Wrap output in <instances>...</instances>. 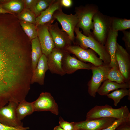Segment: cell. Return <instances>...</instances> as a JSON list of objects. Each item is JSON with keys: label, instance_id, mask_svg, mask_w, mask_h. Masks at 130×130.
Here are the masks:
<instances>
[{"label": "cell", "instance_id": "obj_1", "mask_svg": "<svg viewBox=\"0 0 130 130\" xmlns=\"http://www.w3.org/2000/svg\"><path fill=\"white\" fill-rule=\"evenodd\" d=\"M31 70L25 43L15 31L0 23V107L19 97L28 84Z\"/></svg>", "mask_w": 130, "mask_h": 130}, {"label": "cell", "instance_id": "obj_2", "mask_svg": "<svg viewBox=\"0 0 130 130\" xmlns=\"http://www.w3.org/2000/svg\"><path fill=\"white\" fill-rule=\"evenodd\" d=\"M79 28L75 27L74 30L76 36H75L74 44L85 49L88 48L93 50L99 56L103 63L109 64L110 58L104 45L95 39L92 34L86 36L82 33Z\"/></svg>", "mask_w": 130, "mask_h": 130}, {"label": "cell", "instance_id": "obj_3", "mask_svg": "<svg viewBox=\"0 0 130 130\" xmlns=\"http://www.w3.org/2000/svg\"><path fill=\"white\" fill-rule=\"evenodd\" d=\"M85 120H90L103 117H113L116 119L130 118V112L126 105L117 109L109 105H96L87 113Z\"/></svg>", "mask_w": 130, "mask_h": 130}, {"label": "cell", "instance_id": "obj_4", "mask_svg": "<svg viewBox=\"0 0 130 130\" xmlns=\"http://www.w3.org/2000/svg\"><path fill=\"white\" fill-rule=\"evenodd\" d=\"M99 11L98 7L92 4L75 8L74 11L78 19L76 27L81 28L84 35L88 36L91 34V30H93V18Z\"/></svg>", "mask_w": 130, "mask_h": 130}, {"label": "cell", "instance_id": "obj_5", "mask_svg": "<svg viewBox=\"0 0 130 130\" xmlns=\"http://www.w3.org/2000/svg\"><path fill=\"white\" fill-rule=\"evenodd\" d=\"M92 20L93 28L91 34L104 45L110 30L111 17L104 15L99 11L94 15Z\"/></svg>", "mask_w": 130, "mask_h": 130}, {"label": "cell", "instance_id": "obj_6", "mask_svg": "<svg viewBox=\"0 0 130 130\" xmlns=\"http://www.w3.org/2000/svg\"><path fill=\"white\" fill-rule=\"evenodd\" d=\"M111 68L109 64L104 63L101 65L97 66L92 65L91 69L92 76L87 84L88 92L90 96L95 97L101 83L107 79V75Z\"/></svg>", "mask_w": 130, "mask_h": 130}, {"label": "cell", "instance_id": "obj_7", "mask_svg": "<svg viewBox=\"0 0 130 130\" xmlns=\"http://www.w3.org/2000/svg\"><path fill=\"white\" fill-rule=\"evenodd\" d=\"M53 17L60 23L62 27L61 29L67 34L74 44L75 38L74 30L78 22L76 15L75 14H66L61 9L56 10L54 14Z\"/></svg>", "mask_w": 130, "mask_h": 130}, {"label": "cell", "instance_id": "obj_8", "mask_svg": "<svg viewBox=\"0 0 130 130\" xmlns=\"http://www.w3.org/2000/svg\"><path fill=\"white\" fill-rule=\"evenodd\" d=\"M69 53L75 55L79 60L84 62H88L96 66L102 65L104 63L101 59L98 57L96 53L91 49H84L78 45H71L65 50Z\"/></svg>", "mask_w": 130, "mask_h": 130}, {"label": "cell", "instance_id": "obj_9", "mask_svg": "<svg viewBox=\"0 0 130 130\" xmlns=\"http://www.w3.org/2000/svg\"><path fill=\"white\" fill-rule=\"evenodd\" d=\"M32 103L34 112L49 111L55 115L58 114V104L50 93H41Z\"/></svg>", "mask_w": 130, "mask_h": 130}, {"label": "cell", "instance_id": "obj_10", "mask_svg": "<svg viewBox=\"0 0 130 130\" xmlns=\"http://www.w3.org/2000/svg\"><path fill=\"white\" fill-rule=\"evenodd\" d=\"M19 103L10 101L7 105L0 108V123L13 127L23 126L17 118L16 112Z\"/></svg>", "mask_w": 130, "mask_h": 130}, {"label": "cell", "instance_id": "obj_11", "mask_svg": "<svg viewBox=\"0 0 130 130\" xmlns=\"http://www.w3.org/2000/svg\"><path fill=\"white\" fill-rule=\"evenodd\" d=\"M119 70L125 83L130 81V56L126 50L118 43L115 53Z\"/></svg>", "mask_w": 130, "mask_h": 130}, {"label": "cell", "instance_id": "obj_12", "mask_svg": "<svg viewBox=\"0 0 130 130\" xmlns=\"http://www.w3.org/2000/svg\"><path fill=\"white\" fill-rule=\"evenodd\" d=\"M116 120L114 118L105 117L75 122V130H102L111 125Z\"/></svg>", "mask_w": 130, "mask_h": 130}, {"label": "cell", "instance_id": "obj_13", "mask_svg": "<svg viewBox=\"0 0 130 130\" xmlns=\"http://www.w3.org/2000/svg\"><path fill=\"white\" fill-rule=\"evenodd\" d=\"M92 65L91 63H85L71 56L66 51L62 61L63 70L66 74H69L79 69L91 70Z\"/></svg>", "mask_w": 130, "mask_h": 130}, {"label": "cell", "instance_id": "obj_14", "mask_svg": "<svg viewBox=\"0 0 130 130\" xmlns=\"http://www.w3.org/2000/svg\"><path fill=\"white\" fill-rule=\"evenodd\" d=\"M48 29L54 42L55 48L65 50L67 47L72 45V42L68 35L59 28L57 22L49 25Z\"/></svg>", "mask_w": 130, "mask_h": 130}, {"label": "cell", "instance_id": "obj_15", "mask_svg": "<svg viewBox=\"0 0 130 130\" xmlns=\"http://www.w3.org/2000/svg\"><path fill=\"white\" fill-rule=\"evenodd\" d=\"M65 50L55 48L47 57L48 70L52 73L61 76L66 74L62 67V61Z\"/></svg>", "mask_w": 130, "mask_h": 130}, {"label": "cell", "instance_id": "obj_16", "mask_svg": "<svg viewBox=\"0 0 130 130\" xmlns=\"http://www.w3.org/2000/svg\"><path fill=\"white\" fill-rule=\"evenodd\" d=\"M50 25L46 24L37 27L38 37L41 45L42 54L47 57L55 48L54 42L48 29V26Z\"/></svg>", "mask_w": 130, "mask_h": 130}, {"label": "cell", "instance_id": "obj_17", "mask_svg": "<svg viewBox=\"0 0 130 130\" xmlns=\"http://www.w3.org/2000/svg\"><path fill=\"white\" fill-rule=\"evenodd\" d=\"M62 7L61 0H53L47 8L36 17V27L46 24H52L55 20L53 17L54 13L57 10L62 9Z\"/></svg>", "mask_w": 130, "mask_h": 130}, {"label": "cell", "instance_id": "obj_18", "mask_svg": "<svg viewBox=\"0 0 130 130\" xmlns=\"http://www.w3.org/2000/svg\"><path fill=\"white\" fill-rule=\"evenodd\" d=\"M48 70L47 57L42 54L39 59L35 69L32 72L31 84L36 83L41 85H44L45 73Z\"/></svg>", "mask_w": 130, "mask_h": 130}, {"label": "cell", "instance_id": "obj_19", "mask_svg": "<svg viewBox=\"0 0 130 130\" xmlns=\"http://www.w3.org/2000/svg\"><path fill=\"white\" fill-rule=\"evenodd\" d=\"M118 36V32L110 30L104 45L106 51L110 56L109 65L111 68L114 66L118 67L115 57Z\"/></svg>", "mask_w": 130, "mask_h": 130}, {"label": "cell", "instance_id": "obj_20", "mask_svg": "<svg viewBox=\"0 0 130 130\" xmlns=\"http://www.w3.org/2000/svg\"><path fill=\"white\" fill-rule=\"evenodd\" d=\"M103 82L97 92L98 94L101 96H107L110 91L119 88H130V81L119 84L107 79Z\"/></svg>", "mask_w": 130, "mask_h": 130}, {"label": "cell", "instance_id": "obj_21", "mask_svg": "<svg viewBox=\"0 0 130 130\" xmlns=\"http://www.w3.org/2000/svg\"><path fill=\"white\" fill-rule=\"evenodd\" d=\"M34 112L32 102H27L25 99L19 103L16 110L17 118L20 121L26 116L32 114Z\"/></svg>", "mask_w": 130, "mask_h": 130}, {"label": "cell", "instance_id": "obj_22", "mask_svg": "<svg viewBox=\"0 0 130 130\" xmlns=\"http://www.w3.org/2000/svg\"><path fill=\"white\" fill-rule=\"evenodd\" d=\"M130 28V20L115 17H111L110 30L117 32Z\"/></svg>", "mask_w": 130, "mask_h": 130}, {"label": "cell", "instance_id": "obj_23", "mask_svg": "<svg viewBox=\"0 0 130 130\" xmlns=\"http://www.w3.org/2000/svg\"><path fill=\"white\" fill-rule=\"evenodd\" d=\"M128 96V99L130 100V88L127 89L122 88L117 89L110 93L107 95V97L112 99L114 102V105L116 106L120 100L124 97Z\"/></svg>", "mask_w": 130, "mask_h": 130}, {"label": "cell", "instance_id": "obj_24", "mask_svg": "<svg viewBox=\"0 0 130 130\" xmlns=\"http://www.w3.org/2000/svg\"><path fill=\"white\" fill-rule=\"evenodd\" d=\"M3 6L5 9L12 13H20L24 9V4L22 0H11L4 4Z\"/></svg>", "mask_w": 130, "mask_h": 130}, {"label": "cell", "instance_id": "obj_25", "mask_svg": "<svg viewBox=\"0 0 130 130\" xmlns=\"http://www.w3.org/2000/svg\"><path fill=\"white\" fill-rule=\"evenodd\" d=\"M20 23L24 31L30 40L38 37L37 28L35 25L21 20Z\"/></svg>", "mask_w": 130, "mask_h": 130}, {"label": "cell", "instance_id": "obj_26", "mask_svg": "<svg viewBox=\"0 0 130 130\" xmlns=\"http://www.w3.org/2000/svg\"><path fill=\"white\" fill-rule=\"evenodd\" d=\"M107 79L118 83H125L124 78L119 71V68L116 66L111 67L109 70L107 75Z\"/></svg>", "mask_w": 130, "mask_h": 130}, {"label": "cell", "instance_id": "obj_27", "mask_svg": "<svg viewBox=\"0 0 130 130\" xmlns=\"http://www.w3.org/2000/svg\"><path fill=\"white\" fill-rule=\"evenodd\" d=\"M18 16L21 21L36 25L35 15L33 13L28 9L24 8Z\"/></svg>", "mask_w": 130, "mask_h": 130}, {"label": "cell", "instance_id": "obj_28", "mask_svg": "<svg viewBox=\"0 0 130 130\" xmlns=\"http://www.w3.org/2000/svg\"><path fill=\"white\" fill-rule=\"evenodd\" d=\"M53 0H38L36 6L38 16L40 14L41 12L45 11L48 7Z\"/></svg>", "mask_w": 130, "mask_h": 130}, {"label": "cell", "instance_id": "obj_29", "mask_svg": "<svg viewBox=\"0 0 130 130\" xmlns=\"http://www.w3.org/2000/svg\"><path fill=\"white\" fill-rule=\"evenodd\" d=\"M25 8L28 9L32 12L35 14L36 17L38 16L36 6L38 0H22Z\"/></svg>", "mask_w": 130, "mask_h": 130}, {"label": "cell", "instance_id": "obj_30", "mask_svg": "<svg viewBox=\"0 0 130 130\" xmlns=\"http://www.w3.org/2000/svg\"><path fill=\"white\" fill-rule=\"evenodd\" d=\"M74 122H69L65 121L61 117H59V125L65 130H75Z\"/></svg>", "mask_w": 130, "mask_h": 130}, {"label": "cell", "instance_id": "obj_31", "mask_svg": "<svg viewBox=\"0 0 130 130\" xmlns=\"http://www.w3.org/2000/svg\"><path fill=\"white\" fill-rule=\"evenodd\" d=\"M31 45L34 47L39 59L42 54V48L39 38L37 37L31 40Z\"/></svg>", "mask_w": 130, "mask_h": 130}, {"label": "cell", "instance_id": "obj_32", "mask_svg": "<svg viewBox=\"0 0 130 130\" xmlns=\"http://www.w3.org/2000/svg\"><path fill=\"white\" fill-rule=\"evenodd\" d=\"M31 67L33 72L36 67L39 59L34 47L32 45H31Z\"/></svg>", "mask_w": 130, "mask_h": 130}, {"label": "cell", "instance_id": "obj_33", "mask_svg": "<svg viewBox=\"0 0 130 130\" xmlns=\"http://www.w3.org/2000/svg\"><path fill=\"white\" fill-rule=\"evenodd\" d=\"M124 34L122 40L125 44L126 50L129 53L130 52V31L124 30L122 31Z\"/></svg>", "mask_w": 130, "mask_h": 130}, {"label": "cell", "instance_id": "obj_34", "mask_svg": "<svg viewBox=\"0 0 130 130\" xmlns=\"http://www.w3.org/2000/svg\"><path fill=\"white\" fill-rule=\"evenodd\" d=\"M129 120H130V118H124L119 119H116L111 125L102 130H116L117 127L121 124Z\"/></svg>", "mask_w": 130, "mask_h": 130}, {"label": "cell", "instance_id": "obj_35", "mask_svg": "<svg viewBox=\"0 0 130 130\" xmlns=\"http://www.w3.org/2000/svg\"><path fill=\"white\" fill-rule=\"evenodd\" d=\"M29 127L23 126L13 127L5 125L0 123V130H27Z\"/></svg>", "mask_w": 130, "mask_h": 130}, {"label": "cell", "instance_id": "obj_36", "mask_svg": "<svg viewBox=\"0 0 130 130\" xmlns=\"http://www.w3.org/2000/svg\"><path fill=\"white\" fill-rule=\"evenodd\" d=\"M116 130H130V120L121 124L117 127Z\"/></svg>", "mask_w": 130, "mask_h": 130}, {"label": "cell", "instance_id": "obj_37", "mask_svg": "<svg viewBox=\"0 0 130 130\" xmlns=\"http://www.w3.org/2000/svg\"><path fill=\"white\" fill-rule=\"evenodd\" d=\"M61 3L62 7L68 8L72 5L73 1L72 0H61Z\"/></svg>", "mask_w": 130, "mask_h": 130}, {"label": "cell", "instance_id": "obj_38", "mask_svg": "<svg viewBox=\"0 0 130 130\" xmlns=\"http://www.w3.org/2000/svg\"><path fill=\"white\" fill-rule=\"evenodd\" d=\"M10 13L11 14H12V13L5 10L3 8L1 7H0V13Z\"/></svg>", "mask_w": 130, "mask_h": 130}, {"label": "cell", "instance_id": "obj_39", "mask_svg": "<svg viewBox=\"0 0 130 130\" xmlns=\"http://www.w3.org/2000/svg\"><path fill=\"white\" fill-rule=\"evenodd\" d=\"M53 130H65L62 128L59 125L55 127Z\"/></svg>", "mask_w": 130, "mask_h": 130}, {"label": "cell", "instance_id": "obj_40", "mask_svg": "<svg viewBox=\"0 0 130 130\" xmlns=\"http://www.w3.org/2000/svg\"></svg>", "mask_w": 130, "mask_h": 130}]
</instances>
